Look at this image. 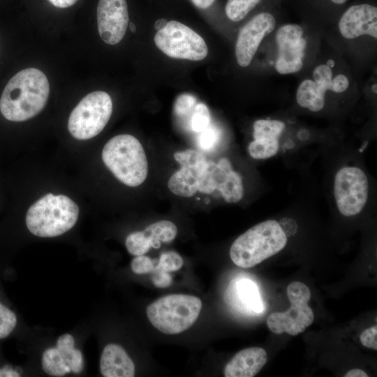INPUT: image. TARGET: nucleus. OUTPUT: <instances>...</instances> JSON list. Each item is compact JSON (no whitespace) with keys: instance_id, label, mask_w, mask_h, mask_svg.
<instances>
[{"instance_id":"f257e3e1","label":"nucleus","mask_w":377,"mask_h":377,"mask_svg":"<svg viewBox=\"0 0 377 377\" xmlns=\"http://www.w3.org/2000/svg\"><path fill=\"white\" fill-rule=\"evenodd\" d=\"M49 93L48 80L41 71L23 69L6 85L0 98V112L9 121L28 120L42 111Z\"/></svg>"},{"instance_id":"f03ea898","label":"nucleus","mask_w":377,"mask_h":377,"mask_svg":"<svg viewBox=\"0 0 377 377\" xmlns=\"http://www.w3.org/2000/svg\"><path fill=\"white\" fill-rule=\"evenodd\" d=\"M287 235L274 220L261 222L239 236L232 244L230 257L242 268H251L281 251Z\"/></svg>"},{"instance_id":"7ed1b4c3","label":"nucleus","mask_w":377,"mask_h":377,"mask_svg":"<svg viewBox=\"0 0 377 377\" xmlns=\"http://www.w3.org/2000/svg\"><path fill=\"white\" fill-rule=\"evenodd\" d=\"M79 212L77 204L68 196L48 193L29 208L26 225L37 237H54L71 230Z\"/></svg>"},{"instance_id":"20e7f679","label":"nucleus","mask_w":377,"mask_h":377,"mask_svg":"<svg viewBox=\"0 0 377 377\" xmlns=\"http://www.w3.org/2000/svg\"><path fill=\"white\" fill-rule=\"evenodd\" d=\"M103 163L124 184L135 187L142 184L148 173V163L140 141L128 134L111 138L102 151Z\"/></svg>"},{"instance_id":"39448f33","label":"nucleus","mask_w":377,"mask_h":377,"mask_svg":"<svg viewBox=\"0 0 377 377\" xmlns=\"http://www.w3.org/2000/svg\"><path fill=\"white\" fill-rule=\"evenodd\" d=\"M202 309L201 300L193 295L174 294L163 296L147 308V316L160 332L179 334L190 328L198 319Z\"/></svg>"},{"instance_id":"423d86ee","label":"nucleus","mask_w":377,"mask_h":377,"mask_svg":"<svg viewBox=\"0 0 377 377\" xmlns=\"http://www.w3.org/2000/svg\"><path fill=\"white\" fill-rule=\"evenodd\" d=\"M112 112L110 95L96 91L85 96L71 112L68 129L77 140H89L99 134L108 124Z\"/></svg>"},{"instance_id":"0eeeda50","label":"nucleus","mask_w":377,"mask_h":377,"mask_svg":"<svg viewBox=\"0 0 377 377\" xmlns=\"http://www.w3.org/2000/svg\"><path fill=\"white\" fill-rule=\"evenodd\" d=\"M286 293L290 302V309L272 313L267 318V325L274 334L286 332L295 336L303 332L313 322V312L308 305L311 294L309 287L300 281L290 283Z\"/></svg>"},{"instance_id":"6e6552de","label":"nucleus","mask_w":377,"mask_h":377,"mask_svg":"<svg viewBox=\"0 0 377 377\" xmlns=\"http://www.w3.org/2000/svg\"><path fill=\"white\" fill-rule=\"evenodd\" d=\"M157 47L170 57L200 61L208 53L204 39L186 25L171 20L157 31L154 36Z\"/></svg>"},{"instance_id":"1a4fd4ad","label":"nucleus","mask_w":377,"mask_h":377,"mask_svg":"<svg viewBox=\"0 0 377 377\" xmlns=\"http://www.w3.org/2000/svg\"><path fill=\"white\" fill-rule=\"evenodd\" d=\"M368 179L365 173L356 167L339 170L334 178V192L340 213L346 216L359 214L368 198Z\"/></svg>"},{"instance_id":"9d476101","label":"nucleus","mask_w":377,"mask_h":377,"mask_svg":"<svg viewBox=\"0 0 377 377\" xmlns=\"http://www.w3.org/2000/svg\"><path fill=\"white\" fill-rule=\"evenodd\" d=\"M174 158L181 165V168L170 177L168 187L176 195L191 197L198 191L199 182L209 161L202 154L194 149L177 151Z\"/></svg>"},{"instance_id":"9b49d317","label":"nucleus","mask_w":377,"mask_h":377,"mask_svg":"<svg viewBox=\"0 0 377 377\" xmlns=\"http://www.w3.org/2000/svg\"><path fill=\"white\" fill-rule=\"evenodd\" d=\"M129 21L126 0H99L97 6L98 34L107 44L116 45L124 38Z\"/></svg>"},{"instance_id":"f8f14e48","label":"nucleus","mask_w":377,"mask_h":377,"mask_svg":"<svg viewBox=\"0 0 377 377\" xmlns=\"http://www.w3.org/2000/svg\"><path fill=\"white\" fill-rule=\"evenodd\" d=\"M275 24V19L270 13H261L241 29L235 45L239 66L246 67L251 64L262 40L274 30Z\"/></svg>"},{"instance_id":"ddd939ff","label":"nucleus","mask_w":377,"mask_h":377,"mask_svg":"<svg viewBox=\"0 0 377 377\" xmlns=\"http://www.w3.org/2000/svg\"><path fill=\"white\" fill-rule=\"evenodd\" d=\"M339 28L341 35L353 39L362 35L377 38V8L369 4L350 7L341 16Z\"/></svg>"},{"instance_id":"4468645a","label":"nucleus","mask_w":377,"mask_h":377,"mask_svg":"<svg viewBox=\"0 0 377 377\" xmlns=\"http://www.w3.org/2000/svg\"><path fill=\"white\" fill-rule=\"evenodd\" d=\"M266 351L260 347H251L238 352L224 368L226 377H253L267 363Z\"/></svg>"},{"instance_id":"2eb2a0df","label":"nucleus","mask_w":377,"mask_h":377,"mask_svg":"<svg viewBox=\"0 0 377 377\" xmlns=\"http://www.w3.org/2000/svg\"><path fill=\"white\" fill-rule=\"evenodd\" d=\"M100 371L105 377H133L135 365L122 346L110 343L102 351Z\"/></svg>"},{"instance_id":"dca6fc26","label":"nucleus","mask_w":377,"mask_h":377,"mask_svg":"<svg viewBox=\"0 0 377 377\" xmlns=\"http://www.w3.org/2000/svg\"><path fill=\"white\" fill-rule=\"evenodd\" d=\"M277 45L279 55L275 65L277 72L289 74L299 71L303 66L306 40L302 38Z\"/></svg>"},{"instance_id":"f3484780","label":"nucleus","mask_w":377,"mask_h":377,"mask_svg":"<svg viewBox=\"0 0 377 377\" xmlns=\"http://www.w3.org/2000/svg\"><path fill=\"white\" fill-rule=\"evenodd\" d=\"M231 284V293L235 300H239L240 306H244L246 311L260 313L264 310V305L260 298L257 286L250 279H240Z\"/></svg>"},{"instance_id":"a211bd4d","label":"nucleus","mask_w":377,"mask_h":377,"mask_svg":"<svg viewBox=\"0 0 377 377\" xmlns=\"http://www.w3.org/2000/svg\"><path fill=\"white\" fill-rule=\"evenodd\" d=\"M326 90L311 80H304L298 87L296 94L297 103L313 112L323 109Z\"/></svg>"},{"instance_id":"6ab92c4d","label":"nucleus","mask_w":377,"mask_h":377,"mask_svg":"<svg viewBox=\"0 0 377 377\" xmlns=\"http://www.w3.org/2000/svg\"><path fill=\"white\" fill-rule=\"evenodd\" d=\"M143 232L147 237L151 247L158 249L161 242H170L175 238L177 228L174 223L163 220L149 225Z\"/></svg>"},{"instance_id":"aec40b11","label":"nucleus","mask_w":377,"mask_h":377,"mask_svg":"<svg viewBox=\"0 0 377 377\" xmlns=\"http://www.w3.org/2000/svg\"><path fill=\"white\" fill-rule=\"evenodd\" d=\"M57 347L64 355L71 372L80 374L84 367L81 351L75 348V339L70 334L61 335L57 341Z\"/></svg>"},{"instance_id":"412c9836","label":"nucleus","mask_w":377,"mask_h":377,"mask_svg":"<svg viewBox=\"0 0 377 377\" xmlns=\"http://www.w3.org/2000/svg\"><path fill=\"white\" fill-rule=\"evenodd\" d=\"M42 369L51 376L61 377L71 372L65 358L57 347L47 348L42 355Z\"/></svg>"},{"instance_id":"4be33fe9","label":"nucleus","mask_w":377,"mask_h":377,"mask_svg":"<svg viewBox=\"0 0 377 377\" xmlns=\"http://www.w3.org/2000/svg\"><path fill=\"white\" fill-rule=\"evenodd\" d=\"M222 197L229 203L239 202L243 197L244 188L240 175L232 169L228 172L217 189Z\"/></svg>"},{"instance_id":"5701e85b","label":"nucleus","mask_w":377,"mask_h":377,"mask_svg":"<svg viewBox=\"0 0 377 377\" xmlns=\"http://www.w3.org/2000/svg\"><path fill=\"white\" fill-rule=\"evenodd\" d=\"M251 156L256 159H265L274 156L279 150L277 138H257L248 147Z\"/></svg>"},{"instance_id":"b1692460","label":"nucleus","mask_w":377,"mask_h":377,"mask_svg":"<svg viewBox=\"0 0 377 377\" xmlns=\"http://www.w3.org/2000/svg\"><path fill=\"white\" fill-rule=\"evenodd\" d=\"M284 128L285 124L281 121L259 119L253 124V138L278 139Z\"/></svg>"},{"instance_id":"393cba45","label":"nucleus","mask_w":377,"mask_h":377,"mask_svg":"<svg viewBox=\"0 0 377 377\" xmlns=\"http://www.w3.org/2000/svg\"><path fill=\"white\" fill-rule=\"evenodd\" d=\"M259 1L260 0H228L226 5V15L233 22L240 21Z\"/></svg>"},{"instance_id":"a878e982","label":"nucleus","mask_w":377,"mask_h":377,"mask_svg":"<svg viewBox=\"0 0 377 377\" xmlns=\"http://www.w3.org/2000/svg\"><path fill=\"white\" fill-rule=\"evenodd\" d=\"M125 245L128 252L135 256L144 255L151 248L149 242L143 231L129 234L126 238Z\"/></svg>"},{"instance_id":"bb28decb","label":"nucleus","mask_w":377,"mask_h":377,"mask_svg":"<svg viewBox=\"0 0 377 377\" xmlns=\"http://www.w3.org/2000/svg\"><path fill=\"white\" fill-rule=\"evenodd\" d=\"M211 124V115L206 105L197 103L192 113L191 128L195 133H200Z\"/></svg>"},{"instance_id":"cd10ccee","label":"nucleus","mask_w":377,"mask_h":377,"mask_svg":"<svg viewBox=\"0 0 377 377\" xmlns=\"http://www.w3.org/2000/svg\"><path fill=\"white\" fill-rule=\"evenodd\" d=\"M16 324L15 313L0 302V339L7 337L13 331Z\"/></svg>"},{"instance_id":"c85d7f7f","label":"nucleus","mask_w":377,"mask_h":377,"mask_svg":"<svg viewBox=\"0 0 377 377\" xmlns=\"http://www.w3.org/2000/svg\"><path fill=\"white\" fill-rule=\"evenodd\" d=\"M183 264L180 255L175 251H167L161 254L156 267L170 272L179 270Z\"/></svg>"},{"instance_id":"c756f323","label":"nucleus","mask_w":377,"mask_h":377,"mask_svg":"<svg viewBox=\"0 0 377 377\" xmlns=\"http://www.w3.org/2000/svg\"><path fill=\"white\" fill-rule=\"evenodd\" d=\"M197 104L196 98L189 94L178 96L174 103V112L178 117H184L193 112Z\"/></svg>"},{"instance_id":"7c9ffc66","label":"nucleus","mask_w":377,"mask_h":377,"mask_svg":"<svg viewBox=\"0 0 377 377\" xmlns=\"http://www.w3.org/2000/svg\"><path fill=\"white\" fill-rule=\"evenodd\" d=\"M219 138V130L216 126L210 124L205 130L200 133L198 138L199 146L202 149L209 151L216 145Z\"/></svg>"},{"instance_id":"2f4dec72","label":"nucleus","mask_w":377,"mask_h":377,"mask_svg":"<svg viewBox=\"0 0 377 377\" xmlns=\"http://www.w3.org/2000/svg\"><path fill=\"white\" fill-rule=\"evenodd\" d=\"M303 30L297 24H286L278 30L276 35L277 44L291 40H300L302 38Z\"/></svg>"},{"instance_id":"473e14b6","label":"nucleus","mask_w":377,"mask_h":377,"mask_svg":"<svg viewBox=\"0 0 377 377\" xmlns=\"http://www.w3.org/2000/svg\"><path fill=\"white\" fill-rule=\"evenodd\" d=\"M155 266L154 260L144 255L135 257L131 263L132 271L138 274L152 272Z\"/></svg>"},{"instance_id":"72a5a7b5","label":"nucleus","mask_w":377,"mask_h":377,"mask_svg":"<svg viewBox=\"0 0 377 377\" xmlns=\"http://www.w3.org/2000/svg\"><path fill=\"white\" fill-rule=\"evenodd\" d=\"M314 81L324 87L327 90L330 89V82L332 79V72L331 68L326 64H321L317 66L313 73Z\"/></svg>"},{"instance_id":"f704fd0d","label":"nucleus","mask_w":377,"mask_h":377,"mask_svg":"<svg viewBox=\"0 0 377 377\" xmlns=\"http://www.w3.org/2000/svg\"><path fill=\"white\" fill-rule=\"evenodd\" d=\"M360 339L363 346L376 350L377 326H372L363 331L360 337Z\"/></svg>"},{"instance_id":"c9c22d12","label":"nucleus","mask_w":377,"mask_h":377,"mask_svg":"<svg viewBox=\"0 0 377 377\" xmlns=\"http://www.w3.org/2000/svg\"><path fill=\"white\" fill-rule=\"evenodd\" d=\"M152 272L151 280L156 287L166 288L172 283V276L169 272L157 268L156 266Z\"/></svg>"},{"instance_id":"e433bc0d","label":"nucleus","mask_w":377,"mask_h":377,"mask_svg":"<svg viewBox=\"0 0 377 377\" xmlns=\"http://www.w3.org/2000/svg\"><path fill=\"white\" fill-rule=\"evenodd\" d=\"M349 85V81L346 76L340 74L332 79L330 82V89L337 93H341L346 91Z\"/></svg>"},{"instance_id":"4c0bfd02","label":"nucleus","mask_w":377,"mask_h":377,"mask_svg":"<svg viewBox=\"0 0 377 377\" xmlns=\"http://www.w3.org/2000/svg\"><path fill=\"white\" fill-rule=\"evenodd\" d=\"M53 6L61 8H68L70 6H72L74 5L77 0H48Z\"/></svg>"},{"instance_id":"58836bf2","label":"nucleus","mask_w":377,"mask_h":377,"mask_svg":"<svg viewBox=\"0 0 377 377\" xmlns=\"http://www.w3.org/2000/svg\"><path fill=\"white\" fill-rule=\"evenodd\" d=\"M20 376L19 372L8 365L0 369V377H18Z\"/></svg>"},{"instance_id":"ea45409f","label":"nucleus","mask_w":377,"mask_h":377,"mask_svg":"<svg viewBox=\"0 0 377 377\" xmlns=\"http://www.w3.org/2000/svg\"><path fill=\"white\" fill-rule=\"evenodd\" d=\"M192 3L200 9H205L211 6L215 0H191Z\"/></svg>"},{"instance_id":"a19ab883","label":"nucleus","mask_w":377,"mask_h":377,"mask_svg":"<svg viewBox=\"0 0 377 377\" xmlns=\"http://www.w3.org/2000/svg\"><path fill=\"white\" fill-rule=\"evenodd\" d=\"M345 377H367L368 374L362 369H354L348 371L345 375Z\"/></svg>"},{"instance_id":"79ce46f5","label":"nucleus","mask_w":377,"mask_h":377,"mask_svg":"<svg viewBox=\"0 0 377 377\" xmlns=\"http://www.w3.org/2000/svg\"><path fill=\"white\" fill-rule=\"evenodd\" d=\"M167 21L165 19H160V20H158L156 22H155V29L158 31L160 29H161L162 28H163L165 24H167Z\"/></svg>"},{"instance_id":"37998d69","label":"nucleus","mask_w":377,"mask_h":377,"mask_svg":"<svg viewBox=\"0 0 377 377\" xmlns=\"http://www.w3.org/2000/svg\"><path fill=\"white\" fill-rule=\"evenodd\" d=\"M330 68H332L334 66V61L332 59H330L327 61V64Z\"/></svg>"},{"instance_id":"c03bdc74","label":"nucleus","mask_w":377,"mask_h":377,"mask_svg":"<svg viewBox=\"0 0 377 377\" xmlns=\"http://www.w3.org/2000/svg\"><path fill=\"white\" fill-rule=\"evenodd\" d=\"M334 3L337 4H342L345 3L347 0H332Z\"/></svg>"},{"instance_id":"a18cd8bd","label":"nucleus","mask_w":377,"mask_h":377,"mask_svg":"<svg viewBox=\"0 0 377 377\" xmlns=\"http://www.w3.org/2000/svg\"><path fill=\"white\" fill-rule=\"evenodd\" d=\"M130 29L132 32H135V26L133 23H131L129 25Z\"/></svg>"},{"instance_id":"49530a36","label":"nucleus","mask_w":377,"mask_h":377,"mask_svg":"<svg viewBox=\"0 0 377 377\" xmlns=\"http://www.w3.org/2000/svg\"><path fill=\"white\" fill-rule=\"evenodd\" d=\"M372 91H373V92L376 93V91H377V86H376V84H375V85H374L372 87Z\"/></svg>"}]
</instances>
